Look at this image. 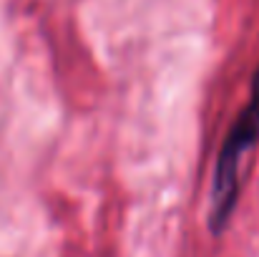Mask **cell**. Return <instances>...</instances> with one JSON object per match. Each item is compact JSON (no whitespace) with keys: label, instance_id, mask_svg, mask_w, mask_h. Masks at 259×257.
Returning <instances> with one entry per match:
<instances>
[{"label":"cell","instance_id":"1","mask_svg":"<svg viewBox=\"0 0 259 257\" xmlns=\"http://www.w3.org/2000/svg\"><path fill=\"white\" fill-rule=\"evenodd\" d=\"M259 139V76L254 81L249 103L242 108V114L237 116L234 126L229 129L222 154L217 159V169H214V181H211V199H209V225L211 230H222L234 207H237V197H239V181H242V167L247 154L254 149Z\"/></svg>","mask_w":259,"mask_h":257}]
</instances>
